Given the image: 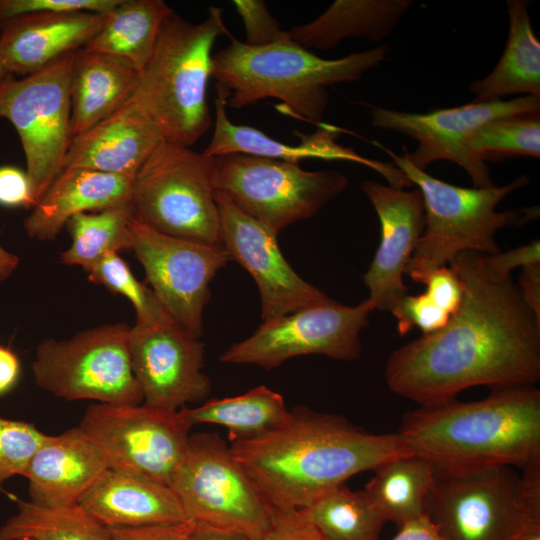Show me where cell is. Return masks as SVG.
I'll return each mask as SVG.
<instances>
[{
	"instance_id": "17",
	"label": "cell",
	"mask_w": 540,
	"mask_h": 540,
	"mask_svg": "<svg viewBox=\"0 0 540 540\" xmlns=\"http://www.w3.org/2000/svg\"><path fill=\"white\" fill-rule=\"evenodd\" d=\"M129 350L144 403L179 410L209 396L211 380L202 371L204 344L172 317L131 326Z\"/></svg>"
},
{
	"instance_id": "46",
	"label": "cell",
	"mask_w": 540,
	"mask_h": 540,
	"mask_svg": "<svg viewBox=\"0 0 540 540\" xmlns=\"http://www.w3.org/2000/svg\"><path fill=\"white\" fill-rule=\"evenodd\" d=\"M517 286L526 305L540 320V263L522 267Z\"/></svg>"
},
{
	"instance_id": "38",
	"label": "cell",
	"mask_w": 540,
	"mask_h": 540,
	"mask_svg": "<svg viewBox=\"0 0 540 540\" xmlns=\"http://www.w3.org/2000/svg\"><path fill=\"white\" fill-rule=\"evenodd\" d=\"M390 311L397 321V330L401 336L414 327L419 328L422 335L436 332L451 318L426 292L419 295L406 294Z\"/></svg>"
},
{
	"instance_id": "15",
	"label": "cell",
	"mask_w": 540,
	"mask_h": 540,
	"mask_svg": "<svg viewBox=\"0 0 540 540\" xmlns=\"http://www.w3.org/2000/svg\"><path fill=\"white\" fill-rule=\"evenodd\" d=\"M513 467L435 472L426 516L443 540H509L528 518L516 497Z\"/></svg>"
},
{
	"instance_id": "23",
	"label": "cell",
	"mask_w": 540,
	"mask_h": 540,
	"mask_svg": "<svg viewBox=\"0 0 540 540\" xmlns=\"http://www.w3.org/2000/svg\"><path fill=\"white\" fill-rule=\"evenodd\" d=\"M162 140L152 121L129 99L114 114L72 138L61 171L84 168L135 176Z\"/></svg>"
},
{
	"instance_id": "25",
	"label": "cell",
	"mask_w": 540,
	"mask_h": 540,
	"mask_svg": "<svg viewBox=\"0 0 540 540\" xmlns=\"http://www.w3.org/2000/svg\"><path fill=\"white\" fill-rule=\"evenodd\" d=\"M78 504L109 528L187 521L178 497L169 486L109 468Z\"/></svg>"
},
{
	"instance_id": "52",
	"label": "cell",
	"mask_w": 540,
	"mask_h": 540,
	"mask_svg": "<svg viewBox=\"0 0 540 540\" xmlns=\"http://www.w3.org/2000/svg\"><path fill=\"white\" fill-rule=\"evenodd\" d=\"M13 78V74L9 71L4 61L0 56V85Z\"/></svg>"
},
{
	"instance_id": "9",
	"label": "cell",
	"mask_w": 540,
	"mask_h": 540,
	"mask_svg": "<svg viewBox=\"0 0 540 540\" xmlns=\"http://www.w3.org/2000/svg\"><path fill=\"white\" fill-rule=\"evenodd\" d=\"M130 328L109 323L68 339L43 340L31 366L36 385L68 401L141 404L143 395L130 359Z\"/></svg>"
},
{
	"instance_id": "30",
	"label": "cell",
	"mask_w": 540,
	"mask_h": 540,
	"mask_svg": "<svg viewBox=\"0 0 540 540\" xmlns=\"http://www.w3.org/2000/svg\"><path fill=\"white\" fill-rule=\"evenodd\" d=\"M373 472L364 491L386 522L401 527L426 515V499L435 482L429 462L405 454L383 462Z\"/></svg>"
},
{
	"instance_id": "40",
	"label": "cell",
	"mask_w": 540,
	"mask_h": 540,
	"mask_svg": "<svg viewBox=\"0 0 540 540\" xmlns=\"http://www.w3.org/2000/svg\"><path fill=\"white\" fill-rule=\"evenodd\" d=\"M121 0H0V24L28 14L89 11L105 14Z\"/></svg>"
},
{
	"instance_id": "26",
	"label": "cell",
	"mask_w": 540,
	"mask_h": 540,
	"mask_svg": "<svg viewBox=\"0 0 540 540\" xmlns=\"http://www.w3.org/2000/svg\"><path fill=\"white\" fill-rule=\"evenodd\" d=\"M138 78L139 72L116 58L79 50L70 83L72 136L84 133L124 106Z\"/></svg>"
},
{
	"instance_id": "27",
	"label": "cell",
	"mask_w": 540,
	"mask_h": 540,
	"mask_svg": "<svg viewBox=\"0 0 540 540\" xmlns=\"http://www.w3.org/2000/svg\"><path fill=\"white\" fill-rule=\"evenodd\" d=\"M411 0H336L309 23L287 30L307 50H329L347 38L379 42L392 34Z\"/></svg>"
},
{
	"instance_id": "6",
	"label": "cell",
	"mask_w": 540,
	"mask_h": 540,
	"mask_svg": "<svg viewBox=\"0 0 540 540\" xmlns=\"http://www.w3.org/2000/svg\"><path fill=\"white\" fill-rule=\"evenodd\" d=\"M381 148L423 197L424 230L405 270L414 282L423 284L432 271L448 266L462 252L489 256L499 253L495 240L497 231L522 225L536 217V211L530 209L496 211L508 194L529 183L526 175L504 186L460 187L429 175L412 165L404 155Z\"/></svg>"
},
{
	"instance_id": "49",
	"label": "cell",
	"mask_w": 540,
	"mask_h": 540,
	"mask_svg": "<svg viewBox=\"0 0 540 540\" xmlns=\"http://www.w3.org/2000/svg\"><path fill=\"white\" fill-rule=\"evenodd\" d=\"M195 523V522H194ZM189 540H250L247 537L222 529L209 527L203 524H194Z\"/></svg>"
},
{
	"instance_id": "1",
	"label": "cell",
	"mask_w": 540,
	"mask_h": 540,
	"mask_svg": "<svg viewBox=\"0 0 540 540\" xmlns=\"http://www.w3.org/2000/svg\"><path fill=\"white\" fill-rule=\"evenodd\" d=\"M463 285L457 311L440 330L394 350L384 370L395 394L430 406L475 386H534L540 379V320L511 276L466 251L449 263Z\"/></svg>"
},
{
	"instance_id": "31",
	"label": "cell",
	"mask_w": 540,
	"mask_h": 540,
	"mask_svg": "<svg viewBox=\"0 0 540 540\" xmlns=\"http://www.w3.org/2000/svg\"><path fill=\"white\" fill-rule=\"evenodd\" d=\"M179 410L191 426L204 423L225 427L231 443L261 436L279 426L289 414L283 396L265 385Z\"/></svg>"
},
{
	"instance_id": "44",
	"label": "cell",
	"mask_w": 540,
	"mask_h": 540,
	"mask_svg": "<svg viewBox=\"0 0 540 540\" xmlns=\"http://www.w3.org/2000/svg\"><path fill=\"white\" fill-rule=\"evenodd\" d=\"M0 205L32 208L31 187L26 172L14 166L0 167Z\"/></svg>"
},
{
	"instance_id": "2",
	"label": "cell",
	"mask_w": 540,
	"mask_h": 540,
	"mask_svg": "<svg viewBox=\"0 0 540 540\" xmlns=\"http://www.w3.org/2000/svg\"><path fill=\"white\" fill-rule=\"evenodd\" d=\"M276 510H302L352 476L410 454L397 432L376 434L346 418L305 406L273 430L229 446Z\"/></svg>"
},
{
	"instance_id": "42",
	"label": "cell",
	"mask_w": 540,
	"mask_h": 540,
	"mask_svg": "<svg viewBox=\"0 0 540 540\" xmlns=\"http://www.w3.org/2000/svg\"><path fill=\"white\" fill-rule=\"evenodd\" d=\"M425 292L451 316L457 311L463 297V285L448 266L432 271L424 280Z\"/></svg>"
},
{
	"instance_id": "33",
	"label": "cell",
	"mask_w": 540,
	"mask_h": 540,
	"mask_svg": "<svg viewBox=\"0 0 540 540\" xmlns=\"http://www.w3.org/2000/svg\"><path fill=\"white\" fill-rule=\"evenodd\" d=\"M301 511L329 540H380L386 523L364 490L345 484Z\"/></svg>"
},
{
	"instance_id": "21",
	"label": "cell",
	"mask_w": 540,
	"mask_h": 540,
	"mask_svg": "<svg viewBox=\"0 0 540 540\" xmlns=\"http://www.w3.org/2000/svg\"><path fill=\"white\" fill-rule=\"evenodd\" d=\"M105 14L38 13L6 20L0 24V56L13 75L36 73L83 49L102 27Z\"/></svg>"
},
{
	"instance_id": "11",
	"label": "cell",
	"mask_w": 540,
	"mask_h": 540,
	"mask_svg": "<svg viewBox=\"0 0 540 540\" xmlns=\"http://www.w3.org/2000/svg\"><path fill=\"white\" fill-rule=\"evenodd\" d=\"M77 52L0 85V118L10 121L20 138L32 208L61 172L73 137L70 83Z\"/></svg>"
},
{
	"instance_id": "51",
	"label": "cell",
	"mask_w": 540,
	"mask_h": 540,
	"mask_svg": "<svg viewBox=\"0 0 540 540\" xmlns=\"http://www.w3.org/2000/svg\"><path fill=\"white\" fill-rule=\"evenodd\" d=\"M19 257L0 244V283L7 280L17 269Z\"/></svg>"
},
{
	"instance_id": "3",
	"label": "cell",
	"mask_w": 540,
	"mask_h": 540,
	"mask_svg": "<svg viewBox=\"0 0 540 540\" xmlns=\"http://www.w3.org/2000/svg\"><path fill=\"white\" fill-rule=\"evenodd\" d=\"M397 433L410 454L438 473L523 468L540 457V390L493 389L478 401L419 406L404 415Z\"/></svg>"
},
{
	"instance_id": "50",
	"label": "cell",
	"mask_w": 540,
	"mask_h": 540,
	"mask_svg": "<svg viewBox=\"0 0 540 540\" xmlns=\"http://www.w3.org/2000/svg\"><path fill=\"white\" fill-rule=\"evenodd\" d=\"M509 540H540V518L526 519Z\"/></svg>"
},
{
	"instance_id": "8",
	"label": "cell",
	"mask_w": 540,
	"mask_h": 540,
	"mask_svg": "<svg viewBox=\"0 0 540 540\" xmlns=\"http://www.w3.org/2000/svg\"><path fill=\"white\" fill-rule=\"evenodd\" d=\"M337 170L306 171L298 164L249 154L214 157V189L277 235L317 214L348 185Z\"/></svg>"
},
{
	"instance_id": "47",
	"label": "cell",
	"mask_w": 540,
	"mask_h": 540,
	"mask_svg": "<svg viewBox=\"0 0 540 540\" xmlns=\"http://www.w3.org/2000/svg\"><path fill=\"white\" fill-rule=\"evenodd\" d=\"M391 540H443V538L424 515L399 527L398 533Z\"/></svg>"
},
{
	"instance_id": "45",
	"label": "cell",
	"mask_w": 540,
	"mask_h": 540,
	"mask_svg": "<svg viewBox=\"0 0 540 540\" xmlns=\"http://www.w3.org/2000/svg\"><path fill=\"white\" fill-rule=\"evenodd\" d=\"M485 262L494 272L510 276L511 271L517 267L540 263L539 240H534L504 253L499 252L492 256H485Z\"/></svg>"
},
{
	"instance_id": "53",
	"label": "cell",
	"mask_w": 540,
	"mask_h": 540,
	"mask_svg": "<svg viewBox=\"0 0 540 540\" xmlns=\"http://www.w3.org/2000/svg\"><path fill=\"white\" fill-rule=\"evenodd\" d=\"M21 540H30V539H21Z\"/></svg>"
},
{
	"instance_id": "12",
	"label": "cell",
	"mask_w": 540,
	"mask_h": 540,
	"mask_svg": "<svg viewBox=\"0 0 540 540\" xmlns=\"http://www.w3.org/2000/svg\"><path fill=\"white\" fill-rule=\"evenodd\" d=\"M109 469L170 487L188 448L192 426L180 410L146 403H96L80 426Z\"/></svg>"
},
{
	"instance_id": "10",
	"label": "cell",
	"mask_w": 540,
	"mask_h": 540,
	"mask_svg": "<svg viewBox=\"0 0 540 540\" xmlns=\"http://www.w3.org/2000/svg\"><path fill=\"white\" fill-rule=\"evenodd\" d=\"M170 488L187 520L260 540L272 509L217 433L189 437L186 454Z\"/></svg>"
},
{
	"instance_id": "36",
	"label": "cell",
	"mask_w": 540,
	"mask_h": 540,
	"mask_svg": "<svg viewBox=\"0 0 540 540\" xmlns=\"http://www.w3.org/2000/svg\"><path fill=\"white\" fill-rule=\"evenodd\" d=\"M85 272L90 282L124 296L135 309L137 324L150 325L171 318L151 288L136 279L118 252L105 255Z\"/></svg>"
},
{
	"instance_id": "4",
	"label": "cell",
	"mask_w": 540,
	"mask_h": 540,
	"mask_svg": "<svg viewBox=\"0 0 540 540\" xmlns=\"http://www.w3.org/2000/svg\"><path fill=\"white\" fill-rule=\"evenodd\" d=\"M230 38L227 47L213 54L216 98L234 109L274 98L284 114L317 126L328 104L327 87L360 79L388 53L387 46L380 45L324 59L291 39L255 47Z\"/></svg>"
},
{
	"instance_id": "16",
	"label": "cell",
	"mask_w": 540,
	"mask_h": 540,
	"mask_svg": "<svg viewBox=\"0 0 540 540\" xmlns=\"http://www.w3.org/2000/svg\"><path fill=\"white\" fill-rule=\"evenodd\" d=\"M128 230L130 250L161 305L178 324L200 337L210 282L231 260L226 250L222 245H205L160 233L133 216Z\"/></svg>"
},
{
	"instance_id": "19",
	"label": "cell",
	"mask_w": 540,
	"mask_h": 540,
	"mask_svg": "<svg viewBox=\"0 0 540 540\" xmlns=\"http://www.w3.org/2000/svg\"><path fill=\"white\" fill-rule=\"evenodd\" d=\"M360 186L381 228L379 246L363 275L367 301L373 310L390 311L409 291L403 274L424 230L423 197L418 188L405 190L370 180Z\"/></svg>"
},
{
	"instance_id": "32",
	"label": "cell",
	"mask_w": 540,
	"mask_h": 540,
	"mask_svg": "<svg viewBox=\"0 0 540 540\" xmlns=\"http://www.w3.org/2000/svg\"><path fill=\"white\" fill-rule=\"evenodd\" d=\"M17 501V512L0 527V540H113L110 528L79 504L44 507Z\"/></svg>"
},
{
	"instance_id": "37",
	"label": "cell",
	"mask_w": 540,
	"mask_h": 540,
	"mask_svg": "<svg viewBox=\"0 0 540 540\" xmlns=\"http://www.w3.org/2000/svg\"><path fill=\"white\" fill-rule=\"evenodd\" d=\"M46 434L32 423L0 417V491L7 493L3 483L15 475L24 476L31 459Z\"/></svg>"
},
{
	"instance_id": "5",
	"label": "cell",
	"mask_w": 540,
	"mask_h": 540,
	"mask_svg": "<svg viewBox=\"0 0 540 540\" xmlns=\"http://www.w3.org/2000/svg\"><path fill=\"white\" fill-rule=\"evenodd\" d=\"M223 35L230 33L222 9L215 6L198 24L174 11L164 21L130 98L164 140L191 147L213 127L207 89L212 77V49Z\"/></svg>"
},
{
	"instance_id": "48",
	"label": "cell",
	"mask_w": 540,
	"mask_h": 540,
	"mask_svg": "<svg viewBox=\"0 0 540 540\" xmlns=\"http://www.w3.org/2000/svg\"><path fill=\"white\" fill-rule=\"evenodd\" d=\"M20 362L9 348L0 345V395L9 391L17 382Z\"/></svg>"
},
{
	"instance_id": "43",
	"label": "cell",
	"mask_w": 540,
	"mask_h": 540,
	"mask_svg": "<svg viewBox=\"0 0 540 540\" xmlns=\"http://www.w3.org/2000/svg\"><path fill=\"white\" fill-rule=\"evenodd\" d=\"M194 522L134 528H110L113 540H189Z\"/></svg>"
},
{
	"instance_id": "18",
	"label": "cell",
	"mask_w": 540,
	"mask_h": 540,
	"mask_svg": "<svg viewBox=\"0 0 540 540\" xmlns=\"http://www.w3.org/2000/svg\"><path fill=\"white\" fill-rule=\"evenodd\" d=\"M221 245L255 281L262 320L324 302L330 297L305 281L284 258L277 234L215 193Z\"/></svg>"
},
{
	"instance_id": "41",
	"label": "cell",
	"mask_w": 540,
	"mask_h": 540,
	"mask_svg": "<svg viewBox=\"0 0 540 540\" xmlns=\"http://www.w3.org/2000/svg\"><path fill=\"white\" fill-rule=\"evenodd\" d=\"M272 509V508H271ZM260 540H329L301 510L272 509L271 523Z\"/></svg>"
},
{
	"instance_id": "22",
	"label": "cell",
	"mask_w": 540,
	"mask_h": 540,
	"mask_svg": "<svg viewBox=\"0 0 540 540\" xmlns=\"http://www.w3.org/2000/svg\"><path fill=\"white\" fill-rule=\"evenodd\" d=\"M108 469L102 455L80 427L46 435L24 474L30 501L44 507H68Z\"/></svg>"
},
{
	"instance_id": "34",
	"label": "cell",
	"mask_w": 540,
	"mask_h": 540,
	"mask_svg": "<svg viewBox=\"0 0 540 540\" xmlns=\"http://www.w3.org/2000/svg\"><path fill=\"white\" fill-rule=\"evenodd\" d=\"M132 216L130 204L73 216L65 226L72 242L61 253L60 262L86 271L105 255L130 249L128 225Z\"/></svg>"
},
{
	"instance_id": "14",
	"label": "cell",
	"mask_w": 540,
	"mask_h": 540,
	"mask_svg": "<svg viewBox=\"0 0 540 540\" xmlns=\"http://www.w3.org/2000/svg\"><path fill=\"white\" fill-rule=\"evenodd\" d=\"M370 113L374 127L392 130L417 141L413 152L404 153L415 167L425 171L432 162L447 160L465 170L475 188H490L495 183L487 164L470 151L471 137L491 120L540 113V97L525 95L508 101L470 102L423 114L371 106Z\"/></svg>"
},
{
	"instance_id": "20",
	"label": "cell",
	"mask_w": 540,
	"mask_h": 540,
	"mask_svg": "<svg viewBox=\"0 0 540 540\" xmlns=\"http://www.w3.org/2000/svg\"><path fill=\"white\" fill-rule=\"evenodd\" d=\"M215 116L212 138L202 152L208 157L241 153L298 164L300 160L318 158L325 160H347L364 164L382 174L391 186L404 188L411 185L410 180L396 166L359 156L351 148H346L335 139L341 130L335 126L321 123L313 134L294 130L301 140L297 145L286 144L267 136L263 131L251 126L233 123L227 115L225 103L215 98Z\"/></svg>"
},
{
	"instance_id": "39",
	"label": "cell",
	"mask_w": 540,
	"mask_h": 540,
	"mask_svg": "<svg viewBox=\"0 0 540 540\" xmlns=\"http://www.w3.org/2000/svg\"><path fill=\"white\" fill-rule=\"evenodd\" d=\"M232 3L244 25L245 44L258 47L290 39L265 1L235 0Z\"/></svg>"
},
{
	"instance_id": "28",
	"label": "cell",
	"mask_w": 540,
	"mask_h": 540,
	"mask_svg": "<svg viewBox=\"0 0 540 540\" xmlns=\"http://www.w3.org/2000/svg\"><path fill=\"white\" fill-rule=\"evenodd\" d=\"M506 3L509 33L505 49L490 74L470 83L469 90L475 95L472 103L500 101L514 94L540 97V42L532 29L528 3Z\"/></svg>"
},
{
	"instance_id": "7",
	"label": "cell",
	"mask_w": 540,
	"mask_h": 540,
	"mask_svg": "<svg viewBox=\"0 0 540 540\" xmlns=\"http://www.w3.org/2000/svg\"><path fill=\"white\" fill-rule=\"evenodd\" d=\"M132 215L160 233L220 246L214 158L166 140L134 177Z\"/></svg>"
},
{
	"instance_id": "24",
	"label": "cell",
	"mask_w": 540,
	"mask_h": 540,
	"mask_svg": "<svg viewBox=\"0 0 540 540\" xmlns=\"http://www.w3.org/2000/svg\"><path fill=\"white\" fill-rule=\"evenodd\" d=\"M135 176L62 170L24 220L28 237L53 240L75 215L129 205Z\"/></svg>"
},
{
	"instance_id": "29",
	"label": "cell",
	"mask_w": 540,
	"mask_h": 540,
	"mask_svg": "<svg viewBox=\"0 0 540 540\" xmlns=\"http://www.w3.org/2000/svg\"><path fill=\"white\" fill-rule=\"evenodd\" d=\"M172 11L162 0H121L83 49L116 58L140 73Z\"/></svg>"
},
{
	"instance_id": "35",
	"label": "cell",
	"mask_w": 540,
	"mask_h": 540,
	"mask_svg": "<svg viewBox=\"0 0 540 540\" xmlns=\"http://www.w3.org/2000/svg\"><path fill=\"white\" fill-rule=\"evenodd\" d=\"M470 151L481 161L540 157V113L519 114L491 120L469 141Z\"/></svg>"
},
{
	"instance_id": "13",
	"label": "cell",
	"mask_w": 540,
	"mask_h": 540,
	"mask_svg": "<svg viewBox=\"0 0 540 540\" xmlns=\"http://www.w3.org/2000/svg\"><path fill=\"white\" fill-rule=\"evenodd\" d=\"M373 311L367 299L349 306L329 298L263 320L252 335L228 347L219 360L266 370L277 368L291 358L312 354L351 361L361 354L360 333Z\"/></svg>"
}]
</instances>
